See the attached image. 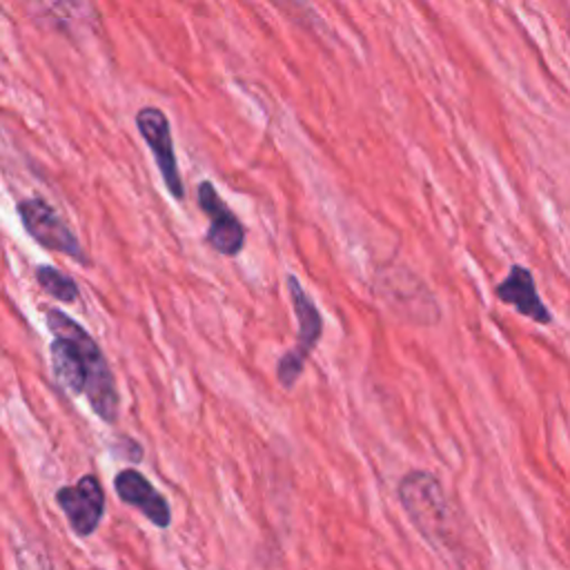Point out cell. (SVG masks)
Returning a JSON list of instances; mask_svg holds the SVG:
<instances>
[{
  "label": "cell",
  "instance_id": "10",
  "mask_svg": "<svg viewBox=\"0 0 570 570\" xmlns=\"http://www.w3.org/2000/svg\"><path fill=\"white\" fill-rule=\"evenodd\" d=\"M36 281H38V285L42 287L45 294L53 296L60 303H73L78 298L76 281L69 274L53 267V265H38L36 267Z\"/></svg>",
  "mask_w": 570,
  "mask_h": 570
},
{
  "label": "cell",
  "instance_id": "1",
  "mask_svg": "<svg viewBox=\"0 0 570 570\" xmlns=\"http://www.w3.org/2000/svg\"><path fill=\"white\" fill-rule=\"evenodd\" d=\"M45 321L56 336L49 345L56 383L69 394H87L96 416L105 423H114L118 419L120 396L98 343L62 309L49 307Z\"/></svg>",
  "mask_w": 570,
  "mask_h": 570
},
{
  "label": "cell",
  "instance_id": "9",
  "mask_svg": "<svg viewBox=\"0 0 570 570\" xmlns=\"http://www.w3.org/2000/svg\"><path fill=\"white\" fill-rule=\"evenodd\" d=\"M114 490L120 501L138 508L156 528L169 525L171 510H169L167 499L138 470H134V468L120 470L114 479Z\"/></svg>",
  "mask_w": 570,
  "mask_h": 570
},
{
  "label": "cell",
  "instance_id": "4",
  "mask_svg": "<svg viewBox=\"0 0 570 570\" xmlns=\"http://www.w3.org/2000/svg\"><path fill=\"white\" fill-rule=\"evenodd\" d=\"M20 223L24 232L45 249L71 256L80 263H89V258L82 252V245L73 229L67 225V220L40 196L22 198L16 205Z\"/></svg>",
  "mask_w": 570,
  "mask_h": 570
},
{
  "label": "cell",
  "instance_id": "7",
  "mask_svg": "<svg viewBox=\"0 0 570 570\" xmlns=\"http://www.w3.org/2000/svg\"><path fill=\"white\" fill-rule=\"evenodd\" d=\"M56 503L78 537H89L105 514V492L94 474H85L78 483L60 488Z\"/></svg>",
  "mask_w": 570,
  "mask_h": 570
},
{
  "label": "cell",
  "instance_id": "8",
  "mask_svg": "<svg viewBox=\"0 0 570 570\" xmlns=\"http://www.w3.org/2000/svg\"><path fill=\"white\" fill-rule=\"evenodd\" d=\"M494 296L501 303L514 307L521 316H525L539 325L552 323V314L537 292L532 272L519 263H514L510 267L508 276L494 285Z\"/></svg>",
  "mask_w": 570,
  "mask_h": 570
},
{
  "label": "cell",
  "instance_id": "6",
  "mask_svg": "<svg viewBox=\"0 0 570 570\" xmlns=\"http://www.w3.org/2000/svg\"><path fill=\"white\" fill-rule=\"evenodd\" d=\"M198 205L209 218V227L205 234L207 245L223 254V256H236L245 247V227L238 220V216L229 209V205L218 196L216 187L209 180L198 183Z\"/></svg>",
  "mask_w": 570,
  "mask_h": 570
},
{
  "label": "cell",
  "instance_id": "3",
  "mask_svg": "<svg viewBox=\"0 0 570 570\" xmlns=\"http://www.w3.org/2000/svg\"><path fill=\"white\" fill-rule=\"evenodd\" d=\"M285 283H287V294L292 301V309H294V316L298 323V334H296L294 347L287 350L278 358L276 379H278L281 387L292 390L303 374L307 356L318 345V338L323 334V316H321L314 298L305 292V287L301 285V281L294 274H287Z\"/></svg>",
  "mask_w": 570,
  "mask_h": 570
},
{
  "label": "cell",
  "instance_id": "5",
  "mask_svg": "<svg viewBox=\"0 0 570 570\" xmlns=\"http://www.w3.org/2000/svg\"><path fill=\"white\" fill-rule=\"evenodd\" d=\"M136 127H138L140 136L147 140V147L156 158V165L160 169V176H163V183H165L167 191L171 194L174 200H183L185 198V187H183V178H180V171H178V160H176V151H174L169 118L165 116L163 109L147 105V107L136 111Z\"/></svg>",
  "mask_w": 570,
  "mask_h": 570
},
{
  "label": "cell",
  "instance_id": "2",
  "mask_svg": "<svg viewBox=\"0 0 570 570\" xmlns=\"http://www.w3.org/2000/svg\"><path fill=\"white\" fill-rule=\"evenodd\" d=\"M399 501L414 528L434 546L454 548L456 517L439 483L428 470H410L399 481Z\"/></svg>",
  "mask_w": 570,
  "mask_h": 570
},
{
  "label": "cell",
  "instance_id": "11",
  "mask_svg": "<svg viewBox=\"0 0 570 570\" xmlns=\"http://www.w3.org/2000/svg\"><path fill=\"white\" fill-rule=\"evenodd\" d=\"M18 568L20 570H49V563L40 552H20Z\"/></svg>",
  "mask_w": 570,
  "mask_h": 570
}]
</instances>
